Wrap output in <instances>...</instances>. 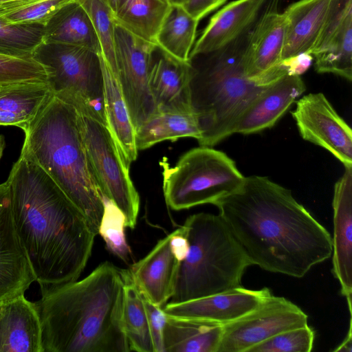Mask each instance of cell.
I'll return each instance as SVG.
<instances>
[{
  "label": "cell",
  "mask_w": 352,
  "mask_h": 352,
  "mask_svg": "<svg viewBox=\"0 0 352 352\" xmlns=\"http://www.w3.org/2000/svg\"><path fill=\"white\" fill-rule=\"evenodd\" d=\"M214 205L251 265L263 270L302 278L332 254L327 230L290 190L267 177H245Z\"/></svg>",
  "instance_id": "6da1fadb"
},
{
  "label": "cell",
  "mask_w": 352,
  "mask_h": 352,
  "mask_svg": "<svg viewBox=\"0 0 352 352\" xmlns=\"http://www.w3.org/2000/svg\"><path fill=\"white\" fill-rule=\"evenodd\" d=\"M16 228L40 286L78 280L97 235L55 182L21 152L7 179Z\"/></svg>",
  "instance_id": "7a4b0ae2"
},
{
  "label": "cell",
  "mask_w": 352,
  "mask_h": 352,
  "mask_svg": "<svg viewBox=\"0 0 352 352\" xmlns=\"http://www.w3.org/2000/svg\"><path fill=\"white\" fill-rule=\"evenodd\" d=\"M128 270L105 261L87 276L40 286L43 352H129L122 324Z\"/></svg>",
  "instance_id": "3957f363"
},
{
  "label": "cell",
  "mask_w": 352,
  "mask_h": 352,
  "mask_svg": "<svg viewBox=\"0 0 352 352\" xmlns=\"http://www.w3.org/2000/svg\"><path fill=\"white\" fill-rule=\"evenodd\" d=\"M24 133L21 151L55 182L98 234L104 197L87 157L77 110L53 96Z\"/></svg>",
  "instance_id": "277c9868"
},
{
  "label": "cell",
  "mask_w": 352,
  "mask_h": 352,
  "mask_svg": "<svg viewBox=\"0 0 352 352\" xmlns=\"http://www.w3.org/2000/svg\"><path fill=\"white\" fill-rule=\"evenodd\" d=\"M241 37L202 60H190L192 113L201 131L199 146L211 147L234 134L240 116L267 85L248 77Z\"/></svg>",
  "instance_id": "5b68a950"
},
{
  "label": "cell",
  "mask_w": 352,
  "mask_h": 352,
  "mask_svg": "<svg viewBox=\"0 0 352 352\" xmlns=\"http://www.w3.org/2000/svg\"><path fill=\"white\" fill-rule=\"evenodd\" d=\"M189 250L180 262L170 302H181L241 286L251 265L219 214L199 212L182 226Z\"/></svg>",
  "instance_id": "8992f818"
},
{
  "label": "cell",
  "mask_w": 352,
  "mask_h": 352,
  "mask_svg": "<svg viewBox=\"0 0 352 352\" xmlns=\"http://www.w3.org/2000/svg\"><path fill=\"white\" fill-rule=\"evenodd\" d=\"M160 164L164 199L174 210L214 205L237 190L245 178L231 158L209 146L190 149L174 166L165 160Z\"/></svg>",
  "instance_id": "52a82bcc"
},
{
  "label": "cell",
  "mask_w": 352,
  "mask_h": 352,
  "mask_svg": "<svg viewBox=\"0 0 352 352\" xmlns=\"http://www.w3.org/2000/svg\"><path fill=\"white\" fill-rule=\"evenodd\" d=\"M32 57L45 67L54 96L108 127L98 53L84 47L43 42Z\"/></svg>",
  "instance_id": "ba28073f"
},
{
  "label": "cell",
  "mask_w": 352,
  "mask_h": 352,
  "mask_svg": "<svg viewBox=\"0 0 352 352\" xmlns=\"http://www.w3.org/2000/svg\"><path fill=\"white\" fill-rule=\"evenodd\" d=\"M78 121L89 163L102 195L124 214L126 227L134 229L140 197L109 128L78 113Z\"/></svg>",
  "instance_id": "9c48e42d"
},
{
  "label": "cell",
  "mask_w": 352,
  "mask_h": 352,
  "mask_svg": "<svg viewBox=\"0 0 352 352\" xmlns=\"http://www.w3.org/2000/svg\"><path fill=\"white\" fill-rule=\"evenodd\" d=\"M155 43L133 34L115 21V76L136 131L156 110L148 85Z\"/></svg>",
  "instance_id": "30bf717a"
},
{
  "label": "cell",
  "mask_w": 352,
  "mask_h": 352,
  "mask_svg": "<svg viewBox=\"0 0 352 352\" xmlns=\"http://www.w3.org/2000/svg\"><path fill=\"white\" fill-rule=\"evenodd\" d=\"M308 316L288 299L270 294L254 309L223 324L218 352H248L283 331L308 324Z\"/></svg>",
  "instance_id": "8fae6325"
},
{
  "label": "cell",
  "mask_w": 352,
  "mask_h": 352,
  "mask_svg": "<svg viewBox=\"0 0 352 352\" xmlns=\"http://www.w3.org/2000/svg\"><path fill=\"white\" fill-rule=\"evenodd\" d=\"M301 137L332 153L345 167H352V131L322 93L297 101L292 113Z\"/></svg>",
  "instance_id": "7c38bea8"
},
{
  "label": "cell",
  "mask_w": 352,
  "mask_h": 352,
  "mask_svg": "<svg viewBox=\"0 0 352 352\" xmlns=\"http://www.w3.org/2000/svg\"><path fill=\"white\" fill-rule=\"evenodd\" d=\"M35 280L19 239L8 182L0 184V302L24 295Z\"/></svg>",
  "instance_id": "4fadbf2b"
},
{
  "label": "cell",
  "mask_w": 352,
  "mask_h": 352,
  "mask_svg": "<svg viewBox=\"0 0 352 352\" xmlns=\"http://www.w3.org/2000/svg\"><path fill=\"white\" fill-rule=\"evenodd\" d=\"M270 294L271 291L267 287L253 290L239 286L184 302H169L162 309L168 316L225 324L256 308Z\"/></svg>",
  "instance_id": "5bb4252c"
},
{
  "label": "cell",
  "mask_w": 352,
  "mask_h": 352,
  "mask_svg": "<svg viewBox=\"0 0 352 352\" xmlns=\"http://www.w3.org/2000/svg\"><path fill=\"white\" fill-rule=\"evenodd\" d=\"M332 273L352 313V167H345L334 186Z\"/></svg>",
  "instance_id": "9a60e30c"
},
{
  "label": "cell",
  "mask_w": 352,
  "mask_h": 352,
  "mask_svg": "<svg viewBox=\"0 0 352 352\" xmlns=\"http://www.w3.org/2000/svg\"><path fill=\"white\" fill-rule=\"evenodd\" d=\"M180 262L171 249L169 234L143 258L133 264L128 272L140 294L153 304L163 307L174 294Z\"/></svg>",
  "instance_id": "2e32d148"
},
{
  "label": "cell",
  "mask_w": 352,
  "mask_h": 352,
  "mask_svg": "<svg viewBox=\"0 0 352 352\" xmlns=\"http://www.w3.org/2000/svg\"><path fill=\"white\" fill-rule=\"evenodd\" d=\"M190 60L175 58L157 47L148 75V85L156 110L164 113H192L189 83Z\"/></svg>",
  "instance_id": "e0dca14e"
},
{
  "label": "cell",
  "mask_w": 352,
  "mask_h": 352,
  "mask_svg": "<svg viewBox=\"0 0 352 352\" xmlns=\"http://www.w3.org/2000/svg\"><path fill=\"white\" fill-rule=\"evenodd\" d=\"M305 89L300 76L280 77L250 102L238 120L234 133L248 135L272 127Z\"/></svg>",
  "instance_id": "ac0fdd59"
},
{
  "label": "cell",
  "mask_w": 352,
  "mask_h": 352,
  "mask_svg": "<svg viewBox=\"0 0 352 352\" xmlns=\"http://www.w3.org/2000/svg\"><path fill=\"white\" fill-rule=\"evenodd\" d=\"M286 27L284 13L268 6L249 35L243 51L244 65L246 75L254 82L282 60Z\"/></svg>",
  "instance_id": "d6986e66"
},
{
  "label": "cell",
  "mask_w": 352,
  "mask_h": 352,
  "mask_svg": "<svg viewBox=\"0 0 352 352\" xmlns=\"http://www.w3.org/2000/svg\"><path fill=\"white\" fill-rule=\"evenodd\" d=\"M265 0H234L210 19L190 54L194 57L217 52L239 38L256 20Z\"/></svg>",
  "instance_id": "ffe728a7"
},
{
  "label": "cell",
  "mask_w": 352,
  "mask_h": 352,
  "mask_svg": "<svg viewBox=\"0 0 352 352\" xmlns=\"http://www.w3.org/2000/svg\"><path fill=\"white\" fill-rule=\"evenodd\" d=\"M0 352H43L38 307L24 295L0 302Z\"/></svg>",
  "instance_id": "44dd1931"
},
{
  "label": "cell",
  "mask_w": 352,
  "mask_h": 352,
  "mask_svg": "<svg viewBox=\"0 0 352 352\" xmlns=\"http://www.w3.org/2000/svg\"><path fill=\"white\" fill-rule=\"evenodd\" d=\"M331 0H298L283 12L286 34L282 60L311 54L323 30Z\"/></svg>",
  "instance_id": "7402d4cb"
},
{
  "label": "cell",
  "mask_w": 352,
  "mask_h": 352,
  "mask_svg": "<svg viewBox=\"0 0 352 352\" xmlns=\"http://www.w3.org/2000/svg\"><path fill=\"white\" fill-rule=\"evenodd\" d=\"M45 82H22L0 86V125L25 132L53 97Z\"/></svg>",
  "instance_id": "603a6c76"
},
{
  "label": "cell",
  "mask_w": 352,
  "mask_h": 352,
  "mask_svg": "<svg viewBox=\"0 0 352 352\" xmlns=\"http://www.w3.org/2000/svg\"><path fill=\"white\" fill-rule=\"evenodd\" d=\"M223 329L218 322L166 315L164 352H218Z\"/></svg>",
  "instance_id": "cb8c5ba5"
},
{
  "label": "cell",
  "mask_w": 352,
  "mask_h": 352,
  "mask_svg": "<svg viewBox=\"0 0 352 352\" xmlns=\"http://www.w3.org/2000/svg\"><path fill=\"white\" fill-rule=\"evenodd\" d=\"M104 80V105L108 128L125 164L129 167L138 157L135 131L123 98L120 85L113 72L98 52Z\"/></svg>",
  "instance_id": "d4e9b609"
},
{
  "label": "cell",
  "mask_w": 352,
  "mask_h": 352,
  "mask_svg": "<svg viewBox=\"0 0 352 352\" xmlns=\"http://www.w3.org/2000/svg\"><path fill=\"white\" fill-rule=\"evenodd\" d=\"M45 43H56L101 51L94 26L85 9L76 0L62 6L44 25Z\"/></svg>",
  "instance_id": "484cf974"
},
{
  "label": "cell",
  "mask_w": 352,
  "mask_h": 352,
  "mask_svg": "<svg viewBox=\"0 0 352 352\" xmlns=\"http://www.w3.org/2000/svg\"><path fill=\"white\" fill-rule=\"evenodd\" d=\"M172 6L168 0H121L114 20L133 34L155 44Z\"/></svg>",
  "instance_id": "4316f807"
},
{
  "label": "cell",
  "mask_w": 352,
  "mask_h": 352,
  "mask_svg": "<svg viewBox=\"0 0 352 352\" xmlns=\"http://www.w3.org/2000/svg\"><path fill=\"white\" fill-rule=\"evenodd\" d=\"M190 137L199 140L201 131L192 113H177L156 111L136 131L135 146L142 151L164 141H176Z\"/></svg>",
  "instance_id": "83f0119b"
},
{
  "label": "cell",
  "mask_w": 352,
  "mask_h": 352,
  "mask_svg": "<svg viewBox=\"0 0 352 352\" xmlns=\"http://www.w3.org/2000/svg\"><path fill=\"white\" fill-rule=\"evenodd\" d=\"M199 22L183 6H173L157 35V48L177 60L189 62Z\"/></svg>",
  "instance_id": "f1b7e54d"
},
{
  "label": "cell",
  "mask_w": 352,
  "mask_h": 352,
  "mask_svg": "<svg viewBox=\"0 0 352 352\" xmlns=\"http://www.w3.org/2000/svg\"><path fill=\"white\" fill-rule=\"evenodd\" d=\"M122 324L130 351L153 352L143 296L130 276L124 288Z\"/></svg>",
  "instance_id": "f546056e"
},
{
  "label": "cell",
  "mask_w": 352,
  "mask_h": 352,
  "mask_svg": "<svg viewBox=\"0 0 352 352\" xmlns=\"http://www.w3.org/2000/svg\"><path fill=\"white\" fill-rule=\"evenodd\" d=\"M318 73H331L352 79V22L345 25L313 56Z\"/></svg>",
  "instance_id": "4dcf8cb0"
},
{
  "label": "cell",
  "mask_w": 352,
  "mask_h": 352,
  "mask_svg": "<svg viewBox=\"0 0 352 352\" xmlns=\"http://www.w3.org/2000/svg\"><path fill=\"white\" fill-rule=\"evenodd\" d=\"M43 37L44 25L10 23L0 16V54L32 56Z\"/></svg>",
  "instance_id": "1f68e13d"
},
{
  "label": "cell",
  "mask_w": 352,
  "mask_h": 352,
  "mask_svg": "<svg viewBox=\"0 0 352 352\" xmlns=\"http://www.w3.org/2000/svg\"><path fill=\"white\" fill-rule=\"evenodd\" d=\"M85 9L98 36L101 54L115 75L114 12L105 0H76Z\"/></svg>",
  "instance_id": "d6a6232c"
},
{
  "label": "cell",
  "mask_w": 352,
  "mask_h": 352,
  "mask_svg": "<svg viewBox=\"0 0 352 352\" xmlns=\"http://www.w3.org/2000/svg\"><path fill=\"white\" fill-rule=\"evenodd\" d=\"M104 212L98 229L107 249L122 261L128 263L132 253L126 240V218L122 212L104 197Z\"/></svg>",
  "instance_id": "836d02e7"
},
{
  "label": "cell",
  "mask_w": 352,
  "mask_h": 352,
  "mask_svg": "<svg viewBox=\"0 0 352 352\" xmlns=\"http://www.w3.org/2000/svg\"><path fill=\"white\" fill-rule=\"evenodd\" d=\"M315 339V332L308 324L291 329L252 348L248 352H310Z\"/></svg>",
  "instance_id": "e575fe53"
},
{
  "label": "cell",
  "mask_w": 352,
  "mask_h": 352,
  "mask_svg": "<svg viewBox=\"0 0 352 352\" xmlns=\"http://www.w3.org/2000/svg\"><path fill=\"white\" fill-rule=\"evenodd\" d=\"M45 66L32 56L20 57L0 54V86L22 82H45Z\"/></svg>",
  "instance_id": "d590c367"
},
{
  "label": "cell",
  "mask_w": 352,
  "mask_h": 352,
  "mask_svg": "<svg viewBox=\"0 0 352 352\" xmlns=\"http://www.w3.org/2000/svg\"><path fill=\"white\" fill-rule=\"evenodd\" d=\"M72 0H34L0 10V16L10 23L45 25L64 5Z\"/></svg>",
  "instance_id": "8d00e7d4"
},
{
  "label": "cell",
  "mask_w": 352,
  "mask_h": 352,
  "mask_svg": "<svg viewBox=\"0 0 352 352\" xmlns=\"http://www.w3.org/2000/svg\"><path fill=\"white\" fill-rule=\"evenodd\" d=\"M143 299L148 318L153 352H164L163 331L166 315L162 307L153 304L144 296Z\"/></svg>",
  "instance_id": "74e56055"
},
{
  "label": "cell",
  "mask_w": 352,
  "mask_h": 352,
  "mask_svg": "<svg viewBox=\"0 0 352 352\" xmlns=\"http://www.w3.org/2000/svg\"><path fill=\"white\" fill-rule=\"evenodd\" d=\"M227 0H188L182 6L197 21L217 9Z\"/></svg>",
  "instance_id": "f35d334b"
},
{
  "label": "cell",
  "mask_w": 352,
  "mask_h": 352,
  "mask_svg": "<svg viewBox=\"0 0 352 352\" xmlns=\"http://www.w3.org/2000/svg\"><path fill=\"white\" fill-rule=\"evenodd\" d=\"M314 57L308 53H302L281 60L289 75L300 76L311 66Z\"/></svg>",
  "instance_id": "ab89813d"
},
{
  "label": "cell",
  "mask_w": 352,
  "mask_h": 352,
  "mask_svg": "<svg viewBox=\"0 0 352 352\" xmlns=\"http://www.w3.org/2000/svg\"><path fill=\"white\" fill-rule=\"evenodd\" d=\"M170 246L174 255L182 261L188 254L189 245L183 226L170 233Z\"/></svg>",
  "instance_id": "60d3db41"
},
{
  "label": "cell",
  "mask_w": 352,
  "mask_h": 352,
  "mask_svg": "<svg viewBox=\"0 0 352 352\" xmlns=\"http://www.w3.org/2000/svg\"><path fill=\"white\" fill-rule=\"evenodd\" d=\"M351 319L349 321V331L342 342L333 350L335 352H351L352 351V324Z\"/></svg>",
  "instance_id": "b9f144b4"
},
{
  "label": "cell",
  "mask_w": 352,
  "mask_h": 352,
  "mask_svg": "<svg viewBox=\"0 0 352 352\" xmlns=\"http://www.w3.org/2000/svg\"><path fill=\"white\" fill-rule=\"evenodd\" d=\"M34 0H0V10L14 8Z\"/></svg>",
  "instance_id": "7bdbcfd3"
},
{
  "label": "cell",
  "mask_w": 352,
  "mask_h": 352,
  "mask_svg": "<svg viewBox=\"0 0 352 352\" xmlns=\"http://www.w3.org/2000/svg\"><path fill=\"white\" fill-rule=\"evenodd\" d=\"M115 13L121 0H105Z\"/></svg>",
  "instance_id": "ee69618b"
},
{
  "label": "cell",
  "mask_w": 352,
  "mask_h": 352,
  "mask_svg": "<svg viewBox=\"0 0 352 352\" xmlns=\"http://www.w3.org/2000/svg\"><path fill=\"white\" fill-rule=\"evenodd\" d=\"M6 147L5 138L3 135H0V160L2 157L3 150Z\"/></svg>",
  "instance_id": "f6af8a7d"
},
{
  "label": "cell",
  "mask_w": 352,
  "mask_h": 352,
  "mask_svg": "<svg viewBox=\"0 0 352 352\" xmlns=\"http://www.w3.org/2000/svg\"><path fill=\"white\" fill-rule=\"evenodd\" d=\"M172 6H183L188 0H168Z\"/></svg>",
  "instance_id": "bcb514c9"
}]
</instances>
